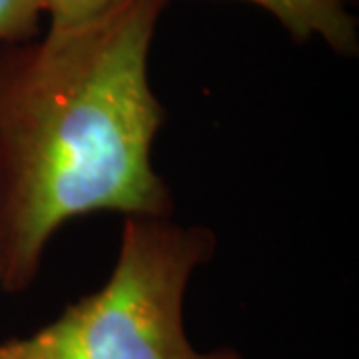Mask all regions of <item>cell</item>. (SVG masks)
Returning <instances> with one entry per match:
<instances>
[{
	"label": "cell",
	"instance_id": "6da1fadb",
	"mask_svg": "<svg viewBox=\"0 0 359 359\" xmlns=\"http://www.w3.org/2000/svg\"><path fill=\"white\" fill-rule=\"evenodd\" d=\"M164 8L124 0L78 30L0 46V292L28 290L74 218L174 216L152 162L166 122L150 84Z\"/></svg>",
	"mask_w": 359,
	"mask_h": 359
},
{
	"label": "cell",
	"instance_id": "7a4b0ae2",
	"mask_svg": "<svg viewBox=\"0 0 359 359\" xmlns=\"http://www.w3.org/2000/svg\"><path fill=\"white\" fill-rule=\"evenodd\" d=\"M216 233L174 218H124L108 280L22 337L0 341V359H242L236 347L198 349L184 325L196 269Z\"/></svg>",
	"mask_w": 359,
	"mask_h": 359
},
{
	"label": "cell",
	"instance_id": "3957f363",
	"mask_svg": "<svg viewBox=\"0 0 359 359\" xmlns=\"http://www.w3.org/2000/svg\"><path fill=\"white\" fill-rule=\"evenodd\" d=\"M271 14L299 44L321 40L339 56L353 58L359 50L358 20L344 0H242Z\"/></svg>",
	"mask_w": 359,
	"mask_h": 359
},
{
	"label": "cell",
	"instance_id": "277c9868",
	"mask_svg": "<svg viewBox=\"0 0 359 359\" xmlns=\"http://www.w3.org/2000/svg\"><path fill=\"white\" fill-rule=\"evenodd\" d=\"M120 2L124 0H40V6L50 16L48 32L60 34L96 22Z\"/></svg>",
	"mask_w": 359,
	"mask_h": 359
},
{
	"label": "cell",
	"instance_id": "5b68a950",
	"mask_svg": "<svg viewBox=\"0 0 359 359\" xmlns=\"http://www.w3.org/2000/svg\"><path fill=\"white\" fill-rule=\"evenodd\" d=\"M42 16L40 0H0V42L20 44L36 36Z\"/></svg>",
	"mask_w": 359,
	"mask_h": 359
},
{
	"label": "cell",
	"instance_id": "8992f818",
	"mask_svg": "<svg viewBox=\"0 0 359 359\" xmlns=\"http://www.w3.org/2000/svg\"><path fill=\"white\" fill-rule=\"evenodd\" d=\"M344 2H346V4H349V2H351V0H344Z\"/></svg>",
	"mask_w": 359,
	"mask_h": 359
}]
</instances>
